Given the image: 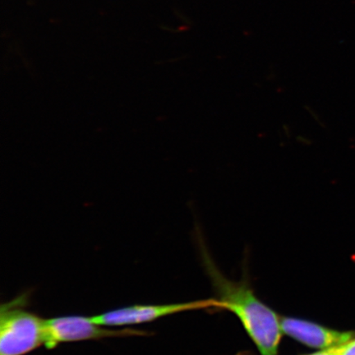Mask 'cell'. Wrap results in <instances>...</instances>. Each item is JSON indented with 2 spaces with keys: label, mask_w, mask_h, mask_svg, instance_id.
Listing matches in <instances>:
<instances>
[{
  "label": "cell",
  "mask_w": 355,
  "mask_h": 355,
  "mask_svg": "<svg viewBox=\"0 0 355 355\" xmlns=\"http://www.w3.org/2000/svg\"><path fill=\"white\" fill-rule=\"evenodd\" d=\"M208 274L219 295L220 309L234 313L261 355H277L282 331L277 314L257 298L245 284L223 277L207 255H203Z\"/></svg>",
  "instance_id": "cell-1"
},
{
  "label": "cell",
  "mask_w": 355,
  "mask_h": 355,
  "mask_svg": "<svg viewBox=\"0 0 355 355\" xmlns=\"http://www.w3.org/2000/svg\"><path fill=\"white\" fill-rule=\"evenodd\" d=\"M26 296L0 308V355H26L44 343L46 320L26 309Z\"/></svg>",
  "instance_id": "cell-2"
},
{
  "label": "cell",
  "mask_w": 355,
  "mask_h": 355,
  "mask_svg": "<svg viewBox=\"0 0 355 355\" xmlns=\"http://www.w3.org/2000/svg\"><path fill=\"white\" fill-rule=\"evenodd\" d=\"M146 333L135 329H111L100 325L92 317L66 316L46 320L44 345L49 349L66 343L89 340L114 338V337L141 336Z\"/></svg>",
  "instance_id": "cell-3"
},
{
  "label": "cell",
  "mask_w": 355,
  "mask_h": 355,
  "mask_svg": "<svg viewBox=\"0 0 355 355\" xmlns=\"http://www.w3.org/2000/svg\"><path fill=\"white\" fill-rule=\"evenodd\" d=\"M210 308L220 309L219 300L210 299L189 302V303L132 305L96 315L92 317V319L102 326L122 327L154 322L157 319L170 316L172 314L187 312V311Z\"/></svg>",
  "instance_id": "cell-4"
},
{
  "label": "cell",
  "mask_w": 355,
  "mask_h": 355,
  "mask_svg": "<svg viewBox=\"0 0 355 355\" xmlns=\"http://www.w3.org/2000/svg\"><path fill=\"white\" fill-rule=\"evenodd\" d=\"M279 322L284 334L311 348H334L355 337L354 331L332 330L304 319L279 318Z\"/></svg>",
  "instance_id": "cell-5"
},
{
  "label": "cell",
  "mask_w": 355,
  "mask_h": 355,
  "mask_svg": "<svg viewBox=\"0 0 355 355\" xmlns=\"http://www.w3.org/2000/svg\"><path fill=\"white\" fill-rule=\"evenodd\" d=\"M334 355H355V337L343 345L331 348Z\"/></svg>",
  "instance_id": "cell-6"
},
{
  "label": "cell",
  "mask_w": 355,
  "mask_h": 355,
  "mask_svg": "<svg viewBox=\"0 0 355 355\" xmlns=\"http://www.w3.org/2000/svg\"><path fill=\"white\" fill-rule=\"evenodd\" d=\"M306 355H334V354H333L332 349L331 348L327 349H322L321 352Z\"/></svg>",
  "instance_id": "cell-7"
},
{
  "label": "cell",
  "mask_w": 355,
  "mask_h": 355,
  "mask_svg": "<svg viewBox=\"0 0 355 355\" xmlns=\"http://www.w3.org/2000/svg\"><path fill=\"white\" fill-rule=\"evenodd\" d=\"M243 355H246V354H243Z\"/></svg>",
  "instance_id": "cell-8"
}]
</instances>
